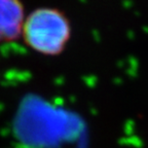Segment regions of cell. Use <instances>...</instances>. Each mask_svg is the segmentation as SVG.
<instances>
[{
  "label": "cell",
  "mask_w": 148,
  "mask_h": 148,
  "mask_svg": "<svg viewBox=\"0 0 148 148\" xmlns=\"http://www.w3.org/2000/svg\"><path fill=\"white\" fill-rule=\"evenodd\" d=\"M72 36L70 20L57 7H38L26 16L24 41L31 49L43 56H60Z\"/></svg>",
  "instance_id": "1"
},
{
  "label": "cell",
  "mask_w": 148,
  "mask_h": 148,
  "mask_svg": "<svg viewBox=\"0 0 148 148\" xmlns=\"http://www.w3.org/2000/svg\"><path fill=\"white\" fill-rule=\"evenodd\" d=\"M26 16L21 0H0V42L18 39Z\"/></svg>",
  "instance_id": "2"
}]
</instances>
